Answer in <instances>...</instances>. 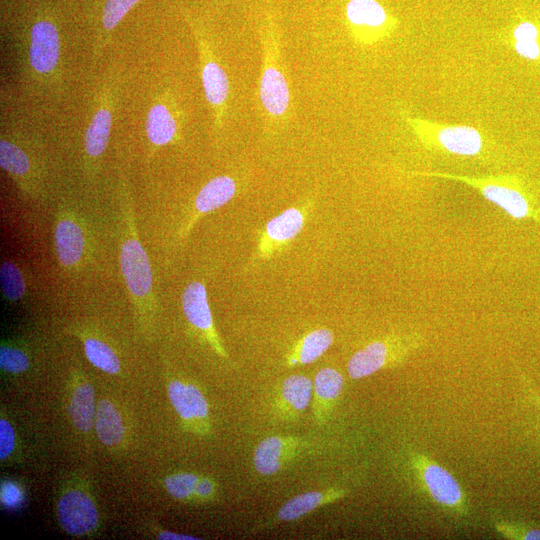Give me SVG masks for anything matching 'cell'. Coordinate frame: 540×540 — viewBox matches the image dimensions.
I'll return each instance as SVG.
<instances>
[{
	"label": "cell",
	"mask_w": 540,
	"mask_h": 540,
	"mask_svg": "<svg viewBox=\"0 0 540 540\" xmlns=\"http://www.w3.org/2000/svg\"><path fill=\"white\" fill-rule=\"evenodd\" d=\"M344 387V377L331 367L320 369L313 380V418L317 425H323L329 420L341 396Z\"/></svg>",
	"instance_id": "cell-14"
},
{
	"label": "cell",
	"mask_w": 540,
	"mask_h": 540,
	"mask_svg": "<svg viewBox=\"0 0 540 540\" xmlns=\"http://www.w3.org/2000/svg\"><path fill=\"white\" fill-rule=\"evenodd\" d=\"M69 415L80 431L88 432L95 422L96 406L93 386L88 382L77 385L68 406Z\"/></svg>",
	"instance_id": "cell-21"
},
{
	"label": "cell",
	"mask_w": 540,
	"mask_h": 540,
	"mask_svg": "<svg viewBox=\"0 0 540 540\" xmlns=\"http://www.w3.org/2000/svg\"><path fill=\"white\" fill-rule=\"evenodd\" d=\"M260 99L266 110L273 115L283 114L289 104L287 82L280 71L269 67L263 73Z\"/></svg>",
	"instance_id": "cell-20"
},
{
	"label": "cell",
	"mask_w": 540,
	"mask_h": 540,
	"mask_svg": "<svg viewBox=\"0 0 540 540\" xmlns=\"http://www.w3.org/2000/svg\"><path fill=\"white\" fill-rule=\"evenodd\" d=\"M531 397L533 401L540 407V396L537 393L532 392Z\"/></svg>",
	"instance_id": "cell-36"
},
{
	"label": "cell",
	"mask_w": 540,
	"mask_h": 540,
	"mask_svg": "<svg viewBox=\"0 0 540 540\" xmlns=\"http://www.w3.org/2000/svg\"><path fill=\"white\" fill-rule=\"evenodd\" d=\"M201 477L190 472H180L167 476L164 485L168 493L179 500L197 499V486Z\"/></svg>",
	"instance_id": "cell-29"
},
{
	"label": "cell",
	"mask_w": 540,
	"mask_h": 540,
	"mask_svg": "<svg viewBox=\"0 0 540 540\" xmlns=\"http://www.w3.org/2000/svg\"><path fill=\"white\" fill-rule=\"evenodd\" d=\"M235 191V181L229 176H217L209 180L196 196L194 206L197 215L190 224H193L198 216L212 212L228 203Z\"/></svg>",
	"instance_id": "cell-19"
},
{
	"label": "cell",
	"mask_w": 540,
	"mask_h": 540,
	"mask_svg": "<svg viewBox=\"0 0 540 540\" xmlns=\"http://www.w3.org/2000/svg\"><path fill=\"white\" fill-rule=\"evenodd\" d=\"M29 357L25 351L19 347L2 344L0 347V367L8 373H21L28 369Z\"/></svg>",
	"instance_id": "cell-30"
},
{
	"label": "cell",
	"mask_w": 540,
	"mask_h": 540,
	"mask_svg": "<svg viewBox=\"0 0 540 540\" xmlns=\"http://www.w3.org/2000/svg\"><path fill=\"white\" fill-rule=\"evenodd\" d=\"M15 434L12 425L4 418L0 420V458L6 459L13 451Z\"/></svg>",
	"instance_id": "cell-33"
},
{
	"label": "cell",
	"mask_w": 540,
	"mask_h": 540,
	"mask_svg": "<svg viewBox=\"0 0 540 540\" xmlns=\"http://www.w3.org/2000/svg\"><path fill=\"white\" fill-rule=\"evenodd\" d=\"M56 257L60 265L73 270L82 264L87 252L88 240L84 223L71 210L57 214L54 227Z\"/></svg>",
	"instance_id": "cell-6"
},
{
	"label": "cell",
	"mask_w": 540,
	"mask_h": 540,
	"mask_svg": "<svg viewBox=\"0 0 540 540\" xmlns=\"http://www.w3.org/2000/svg\"><path fill=\"white\" fill-rule=\"evenodd\" d=\"M313 398V381L303 374L285 378L275 399L277 414L285 420H294L309 406Z\"/></svg>",
	"instance_id": "cell-16"
},
{
	"label": "cell",
	"mask_w": 540,
	"mask_h": 540,
	"mask_svg": "<svg viewBox=\"0 0 540 540\" xmlns=\"http://www.w3.org/2000/svg\"><path fill=\"white\" fill-rule=\"evenodd\" d=\"M304 222L305 214L294 207L269 220L257 247V258H269L276 250L293 240L302 230Z\"/></svg>",
	"instance_id": "cell-12"
},
{
	"label": "cell",
	"mask_w": 540,
	"mask_h": 540,
	"mask_svg": "<svg viewBox=\"0 0 540 540\" xmlns=\"http://www.w3.org/2000/svg\"><path fill=\"white\" fill-rule=\"evenodd\" d=\"M202 82L207 100L213 105L222 104L227 98L229 82L224 70L215 62L205 64Z\"/></svg>",
	"instance_id": "cell-25"
},
{
	"label": "cell",
	"mask_w": 540,
	"mask_h": 540,
	"mask_svg": "<svg viewBox=\"0 0 540 540\" xmlns=\"http://www.w3.org/2000/svg\"><path fill=\"white\" fill-rule=\"evenodd\" d=\"M419 333L393 334L369 342L356 351L347 363L351 379H362L382 369L398 366L424 345Z\"/></svg>",
	"instance_id": "cell-4"
},
{
	"label": "cell",
	"mask_w": 540,
	"mask_h": 540,
	"mask_svg": "<svg viewBox=\"0 0 540 540\" xmlns=\"http://www.w3.org/2000/svg\"><path fill=\"white\" fill-rule=\"evenodd\" d=\"M168 397L189 428L197 432L208 430L209 405L196 385L177 379L171 380L168 384Z\"/></svg>",
	"instance_id": "cell-9"
},
{
	"label": "cell",
	"mask_w": 540,
	"mask_h": 540,
	"mask_svg": "<svg viewBox=\"0 0 540 540\" xmlns=\"http://www.w3.org/2000/svg\"><path fill=\"white\" fill-rule=\"evenodd\" d=\"M495 530L508 539L540 540V529L506 521L496 522Z\"/></svg>",
	"instance_id": "cell-32"
},
{
	"label": "cell",
	"mask_w": 540,
	"mask_h": 540,
	"mask_svg": "<svg viewBox=\"0 0 540 540\" xmlns=\"http://www.w3.org/2000/svg\"><path fill=\"white\" fill-rule=\"evenodd\" d=\"M346 17L361 41L375 42L390 34L397 21L377 0H349Z\"/></svg>",
	"instance_id": "cell-8"
},
{
	"label": "cell",
	"mask_w": 540,
	"mask_h": 540,
	"mask_svg": "<svg viewBox=\"0 0 540 540\" xmlns=\"http://www.w3.org/2000/svg\"><path fill=\"white\" fill-rule=\"evenodd\" d=\"M333 340V332L327 328H319L306 333L286 355V366L313 363L329 349Z\"/></svg>",
	"instance_id": "cell-18"
},
{
	"label": "cell",
	"mask_w": 540,
	"mask_h": 540,
	"mask_svg": "<svg viewBox=\"0 0 540 540\" xmlns=\"http://www.w3.org/2000/svg\"><path fill=\"white\" fill-rule=\"evenodd\" d=\"M411 466L419 483L435 503L457 515L467 514L466 494L446 468L421 453H413Z\"/></svg>",
	"instance_id": "cell-5"
},
{
	"label": "cell",
	"mask_w": 540,
	"mask_h": 540,
	"mask_svg": "<svg viewBox=\"0 0 540 540\" xmlns=\"http://www.w3.org/2000/svg\"><path fill=\"white\" fill-rule=\"evenodd\" d=\"M60 54L59 34L49 21H39L30 34L29 60L32 68L40 74L51 73L57 66Z\"/></svg>",
	"instance_id": "cell-13"
},
{
	"label": "cell",
	"mask_w": 540,
	"mask_h": 540,
	"mask_svg": "<svg viewBox=\"0 0 540 540\" xmlns=\"http://www.w3.org/2000/svg\"><path fill=\"white\" fill-rule=\"evenodd\" d=\"M111 123L112 116L109 109L103 107L96 111L84 138L85 152L90 158H97L105 151Z\"/></svg>",
	"instance_id": "cell-23"
},
{
	"label": "cell",
	"mask_w": 540,
	"mask_h": 540,
	"mask_svg": "<svg viewBox=\"0 0 540 540\" xmlns=\"http://www.w3.org/2000/svg\"><path fill=\"white\" fill-rule=\"evenodd\" d=\"M504 42L520 58L540 63V21L519 18L507 29Z\"/></svg>",
	"instance_id": "cell-17"
},
{
	"label": "cell",
	"mask_w": 540,
	"mask_h": 540,
	"mask_svg": "<svg viewBox=\"0 0 540 540\" xmlns=\"http://www.w3.org/2000/svg\"><path fill=\"white\" fill-rule=\"evenodd\" d=\"M57 515L61 527L70 535H86L98 524L93 501L80 490H69L62 495L57 505Z\"/></svg>",
	"instance_id": "cell-10"
},
{
	"label": "cell",
	"mask_w": 540,
	"mask_h": 540,
	"mask_svg": "<svg viewBox=\"0 0 540 540\" xmlns=\"http://www.w3.org/2000/svg\"><path fill=\"white\" fill-rule=\"evenodd\" d=\"M138 1L140 0H107L102 16L104 28L113 29Z\"/></svg>",
	"instance_id": "cell-31"
},
{
	"label": "cell",
	"mask_w": 540,
	"mask_h": 540,
	"mask_svg": "<svg viewBox=\"0 0 540 540\" xmlns=\"http://www.w3.org/2000/svg\"><path fill=\"white\" fill-rule=\"evenodd\" d=\"M182 308L189 323L205 335L206 340L220 356L227 357L214 327L203 283L193 281L186 286L182 294Z\"/></svg>",
	"instance_id": "cell-11"
},
{
	"label": "cell",
	"mask_w": 540,
	"mask_h": 540,
	"mask_svg": "<svg viewBox=\"0 0 540 540\" xmlns=\"http://www.w3.org/2000/svg\"><path fill=\"white\" fill-rule=\"evenodd\" d=\"M347 493V490L337 487L303 492L287 500L270 522L278 524L299 520L322 506L339 501L346 497Z\"/></svg>",
	"instance_id": "cell-15"
},
{
	"label": "cell",
	"mask_w": 540,
	"mask_h": 540,
	"mask_svg": "<svg viewBox=\"0 0 540 540\" xmlns=\"http://www.w3.org/2000/svg\"><path fill=\"white\" fill-rule=\"evenodd\" d=\"M310 443L299 436H269L261 440L253 454L255 470L264 476L278 473L285 465L304 453Z\"/></svg>",
	"instance_id": "cell-7"
},
{
	"label": "cell",
	"mask_w": 540,
	"mask_h": 540,
	"mask_svg": "<svg viewBox=\"0 0 540 540\" xmlns=\"http://www.w3.org/2000/svg\"><path fill=\"white\" fill-rule=\"evenodd\" d=\"M0 284L3 296L10 302L20 300L26 292V282L21 269L12 261L0 267Z\"/></svg>",
	"instance_id": "cell-28"
},
{
	"label": "cell",
	"mask_w": 540,
	"mask_h": 540,
	"mask_svg": "<svg viewBox=\"0 0 540 540\" xmlns=\"http://www.w3.org/2000/svg\"><path fill=\"white\" fill-rule=\"evenodd\" d=\"M0 163L15 179L22 180L31 169L29 156L22 148L6 139L0 141Z\"/></svg>",
	"instance_id": "cell-27"
},
{
	"label": "cell",
	"mask_w": 540,
	"mask_h": 540,
	"mask_svg": "<svg viewBox=\"0 0 540 540\" xmlns=\"http://www.w3.org/2000/svg\"><path fill=\"white\" fill-rule=\"evenodd\" d=\"M146 132L150 142L155 146L169 143L176 132V123L163 104L154 105L147 117Z\"/></svg>",
	"instance_id": "cell-24"
},
{
	"label": "cell",
	"mask_w": 540,
	"mask_h": 540,
	"mask_svg": "<svg viewBox=\"0 0 540 540\" xmlns=\"http://www.w3.org/2000/svg\"><path fill=\"white\" fill-rule=\"evenodd\" d=\"M123 231L120 245V268L132 300L141 310L153 303V276L148 255L138 238L131 203L123 204Z\"/></svg>",
	"instance_id": "cell-2"
},
{
	"label": "cell",
	"mask_w": 540,
	"mask_h": 540,
	"mask_svg": "<svg viewBox=\"0 0 540 540\" xmlns=\"http://www.w3.org/2000/svg\"><path fill=\"white\" fill-rule=\"evenodd\" d=\"M405 122L427 150L456 156L475 157L486 149L482 131L467 124H448L406 115Z\"/></svg>",
	"instance_id": "cell-3"
},
{
	"label": "cell",
	"mask_w": 540,
	"mask_h": 540,
	"mask_svg": "<svg viewBox=\"0 0 540 540\" xmlns=\"http://www.w3.org/2000/svg\"><path fill=\"white\" fill-rule=\"evenodd\" d=\"M83 345L85 355L92 365L109 374L119 372V358L108 344L100 339L88 337L83 340Z\"/></svg>",
	"instance_id": "cell-26"
},
{
	"label": "cell",
	"mask_w": 540,
	"mask_h": 540,
	"mask_svg": "<svg viewBox=\"0 0 540 540\" xmlns=\"http://www.w3.org/2000/svg\"><path fill=\"white\" fill-rule=\"evenodd\" d=\"M157 537L159 539H164V540H195V539H199L198 537H195V536H192V535H187V534H180V533H175V532H170V531H161Z\"/></svg>",
	"instance_id": "cell-35"
},
{
	"label": "cell",
	"mask_w": 540,
	"mask_h": 540,
	"mask_svg": "<svg viewBox=\"0 0 540 540\" xmlns=\"http://www.w3.org/2000/svg\"><path fill=\"white\" fill-rule=\"evenodd\" d=\"M413 175L436 177L464 183L477 190L510 217L520 220L531 218L540 221L534 199L523 180L514 174L467 176L438 171H413Z\"/></svg>",
	"instance_id": "cell-1"
},
{
	"label": "cell",
	"mask_w": 540,
	"mask_h": 540,
	"mask_svg": "<svg viewBox=\"0 0 540 540\" xmlns=\"http://www.w3.org/2000/svg\"><path fill=\"white\" fill-rule=\"evenodd\" d=\"M22 499L20 488L12 482L5 481L1 486V501L9 507L17 506Z\"/></svg>",
	"instance_id": "cell-34"
},
{
	"label": "cell",
	"mask_w": 540,
	"mask_h": 540,
	"mask_svg": "<svg viewBox=\"0 0 540 540\" xmlns=\"http://www.w3.org/2000/svg\"><path fill=\"white\" fill-rule=\"evenodd\" d=\"M94 425L99 440L105 445L114 446L121 442L124 436L121 415L109 400L98 402Z\"/></svg>",
	"instance_id": "cell-22"
}]
</instances>
